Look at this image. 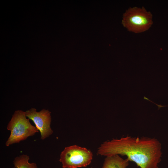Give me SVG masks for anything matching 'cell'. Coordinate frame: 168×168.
Returning <instances> with one entry per match:
<instances>
[{
    "mask_svg": "<svg viewBox=\"0 0 168 168\" xmlns=\"http://www.w3.org/2000/svg\"><path fill=\"white\" fill-rule=\"evenodd\" d=\"M162 146L156 138L127 136L105 141L99 147L97 154L105 156H126L140 168H158Z\"/></svg>",
    "mask_w": 168,
    "mask_h": 168,
    "instance_id": "1",
    "label": "cell"
},
{
    "mask_svg": "<svg viewBox=\"0 0 168 168\" xmlns=\"http://www.w3.org/2000/svg\"><path fill=\"white\" fill-rule=\"evenodd\" d=\"M25 112L21 110L16 111L7 127L11 132L5 145L9 146L13 143H19L38 132L35 126L32 125L27 119Z\"/></svg>",
    "mask_w": 168,
    "mask_h": 168,
    "instance_id": "2",
    "label": "cell"
},
{
    "mask_svg": "<svg viewBox=\"0 0 168 168\" xmlns=\"http://www.w3.org/2000/svg\"><path fill=\"white\" fill-rule=\"evenodd\" d=\"M153 23L152 14L143 7H130L124 14L122 20L124 27L136 33L147 30Z\"/></svg>",
    "mask_w": 168,
    "mask_h": 168,
    "instance_id": "3",
    "label": "cell"
},
{
    "mask_svg": "<svg viewBox=\"0 0 168 168\" xmlns=\"http://www.w3.org/2000/svg\"><path fill=\"white\" fill-rule=\"evenodd\" d=\"M92 158L93 154L90 150L75 145L65 148L59 161L63 168H78L88 166Z\"/></svg>",
    "mask_w": 168,
    "mask_h": 168,
    "instance_id": "4",
    "label": "cell"
},
{
    "mask_svg": "<svg viewBox=\"0 0 168 168\" xmlns=\"http://www.w3.org/2000/svg\"><path fill=\"white\" fill-rule=\"evenodd\" d=\"M25 112L26 116L33 122L40 132L42 140L44 139L52 134L53 131L50 127L51 112L49 110L43 109L37 112L36 109L31 108Z\"/></svg>",
    "mask_w": 168,
    "mask_h": 168,
    "instance_id": "5",
    "label": "cell"
},
{
    "mask_svg": "<svg viewBox=\"0 0 168 168\" xmlns=\"http://www.w3.org/2000/svg\"><path fill=\"white\" fill-rule=\"evenodd\" d=\"M129 161L124 159L119 155L106 156L102 168H126Z\"/></svg>",
    "mask_w": 168,
    "mask_h": 168,
    "instance_id": "6",
    "label": "cell"
},
{
    "mask_svg": "<svg viewBox=\"0 0 168 168\" xmlns=\"http://www.w3.org/2000/svg\"><path fill=\"white\" fill-rule=\"evenodd\" d=\"M29 156L22 154L16 157L13 163L15 168H37L36 164L34 162L30 163Z\"/></svg>",
    "mask_w": 168,
    "mask_h": 168,
    "instance_id": "7",
    "label": "cell"
}]
</instances>
